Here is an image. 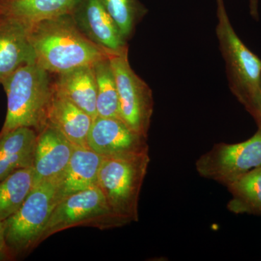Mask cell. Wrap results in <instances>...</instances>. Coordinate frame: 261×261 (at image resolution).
<instances>
[{"instance_id":"d6986e66","label":"cell","mask_w":261,"mask_h":261,"mask_svg":"<svg viewBox=\"0 0 261 261\" xmlns=\"http://www.w3.org/2000/svg\"><path fill=\"white\" fill-rule=\"evenodd\" d=\"M34 187L32 167L19 169L0 181V221L18 210Z\"/></svg>"},{"instance_id":"d4e9b609","label":"cell","mask_w":261,"mask_h":261,"mask_svg":"<svg viewBox=\"0 0 261 261\" xmlns=\"http://www.w3.org/2000/svg\"><path fill=\"white\" fill-rule=\"evenodd\" d=\"M3 2L4 0H0V17L2 16V7H3Z\"/></svg>"},{"instance_id":"ac0fdd59","label":"cell","mask_w":261,"mask_h":261,"mask_svg":"<svg viewBox=\"0 0 261 261\" xmlns=\"http://www.w3.org/2000/svg\"><path fill=\"white\" fill-rule=\"evenodd\" d=\"M232 198L228 210L236 214H261V166L228 184Z\"/></svg>"},{"instance_id":"603a6c76","label":"cell","mask_w":261,"mask_h":261,"mask_svg":"<svg viewBox=\"0 0 261 261\" xmlns=\"http://www.w3.org/2000/svg\"><path fill=\"white\" fill-rule=\"evenodd\" d=\"M250 3V13L252 18L258 20V0H249Z\"/></svg>"},{"instance_id":"3957f363","label":"cell","mask_w":261,"mask_h":261,"mask_svg":"<svg viewBox=\"0 0 261 261\" xmlns=\"http://www.w3.org/2000/svg\"><path fill=\"white\" fill-rule=\"evenodd\" d=\"M216 33L226 67L228 86L233 95L256 121L261 96V60L235 32L224 0H216Z\"/></svg>"},{"instance_id":"8992f818","label":"cell","mask_w":261,"mask_h":261,"mask_svg":"<svg viewBox=\"0 0 261 261\" xmlns=\"http://www.w3.org/2000/svg\"><path fill=\"white\" fill-rule=\"evenodd\" d=\"M124 225L113 214L102 191L96 185L67 196L58 202L43 231L40 243L55 233L75 226L102 230Z\"/></svg>"},{"instance_id":"ffe728a7","label":"cell","mask_w":261,"mask_h":261,"mask_svg":"<svg viewBox=\"0 0 261 261\" xmlns=\"http://www.w3.org/2000/svg\"><path fill=\"white\" fill-rule=\"evenodd\" d=\"M94 68L97 85V116L120 118L118 90L109 57L96 63Z\"/></svg>"},{"instance_id":"52a82bcc","label":"cell","mask_w":261,"mask_h":261,"mask_svg":"<svg viewBox=\"0 0 261 261\" xmlns=\"http://www.w3.org/2000/svg\"><path fill=\"white\" fill-rule=\"evenodd\" d=\"M118 90L120 118L132 130L147 137L153 113L152 91L130 66L128 45L109 55Z\"/></svg>"},{"instance_id":"7402d4cb","label":"cell","mask_w":261,"mask_h":261,"mask_svg":"<svg viewBox=\"0 0 261 261\" xmlns=\"http://www.w3.org/2000/svg\"><path fill=\"white\" fill-rule=\"evenodd\" d=\"M15 260L12 255L9 247L5 240L4 226L3 222L0 221V261H9Z\"/></svg>"},{"instance_id":"cb8c5ba5","label":"cell","mask_w":261,"mask_h":261,"mask_svg":"<svg viewBox=\"0 0 261 261\" xmlns=\"http://www.w3.org/2000/svg\"><path fill=\"white\" fill-rule=\"evenodd\" d=\"M255 121H256L257 126H258V125L261 124V96H260V102H259L258 116H257V120Z\"/></svg>"},{"instance_id":"6da1fadb","label":"cell","mask_w":261,"mask_h":261,"mask_svg":"<svg viewBox=\"0 0 261 261\" xmlns=\"http://www.w3.org/2000/svg\"><path fill=\"white\" fill-rule=\"evenodd\" d=\"M29 36L36 63L51 74L94 65L108 58L111 51L85 37L70 14L29 25Z\"/></svg>"},{"instance_id":"2e32d148","label":"cell","mask_w":261,"mask_h":261,"mask_svg":"<svg viewBox=\"0 0 261 261\" xmlns=\"http://www.w3.org/2000/svg\"><path fill=\"white\" fill-rule=\"evenodd\" d=\"M37 134L20 127L0 137V181L19 169L32 167Z\"/></svg>"},{"instance_id":"5bb4252c","label":"cell","mask_w":261,"mask_h":261,"mask_svg":"<svg viewBox=\"0 0 261 261\" xmlns=\"http://www.w3.org/2000/svg\"><path fill=\"white\" fill-rule=\"evenodd\" d=\"M102 156L89 147L75 146L73 154L58 181L59 201L67 196L96 186Z\"/></svg>"},{"instance_id":"5b68a950","label":"cell","mask_w":261,"mask_h":261,"mask_svg":"<svg viewBox=\"0 0 261 261\" xmlns=\"http://www.w3.org/2000/svg\"><path fill=\"white\" fill-rule=\"evenodd\" d=\"M58 181L35 185L18 210L3 221L5 240L15 260L40 244L43 231L59 202Z\"/></svg>"},{"instance_id":"9a60e30c","label":"cell","mask_w":261,"mask_h":261,"mask_svg":"<svg viewBox=\"0 0 261 261\" xmlns=\"http://www.w3.org/2000/svg\"><path fill=\"white\" fill-rule=\"evenodd\" d=\"M55 90L68 98L92 118L97 116V85L94 65H85L53 74Z\"/></svg>"},{"instance_id":"44dd1931","label":"cell","mask_w":261,"mask_h":261,"mask_svg":"<svg viewBox=\"0 0 261 261\" xmlns=\"http://www.w3.org/2000/svg\"><path fill=\"white\" fill-rule=\"evenodd\" d=\"M105 8L119 29L123 39L128 42L135 35L137 25L148 10L140 0H101Z\"/></svg>"},{"instance_id":"ba28073f","label":"cell","mask_w":261,"mask_h":261,"mask_svg":"<svg viewBox=\"0 0 261 261\" xmlns=\"http://www.w3.org/2000/svg\"><path fill=\"white\" fill-rule=\"evenodd\" d=\"M260 166L261 124L249 140L238 144H216L195 163L200 176L225 186Z\"/></svg>"},{"instance_id":"e0dca14e","label":"cell","mask_w":261,"mask_h":261,"mask_svg":"<svg viewBox=\"0 0 261 261\" xmlns=\"http://www.w3.org/2000/svg\"><path fill=\"white\" fill-rule=\"evenodd\" d=\"M81 0H4L2 16L27 27L46 19L68 15Z\"/></svg>"},{"instance_id":"277c9868","label":"cell","mask_w":261,"mask_h":261,"mask_svg":"<svg viewBox=\"0 0 261 261\" xmlns=\"http://www.w3.org/2000/svg\"><path fill=\"white\" fill-rule=\"evenodd\" d=\"M150 162L145 153L103 158L97 187L113 214L125 224L139 221V200Z\"/></svg>"},{"instance_id":"7c38bea8","label":"cell","mask_w":261,"mask_h":261,"mask_svg":"<svg viewBox=\"0 0 261 261\" xmlns=\"http://www.w3.org/2000/svg\"><path fill=\"white\" fill-rule=\"evenodd\" d=\"M36 57L29 36V27L14 19L0 17V84L6 77Z\"/></svg>"},{"instance_id":"7a4b0ae2","label":"cell","mask_w":261,"mask_h":261,"mask_svg":"<svg viewBox=\"0 0 261 261\" xmlns=\"http://www.w3.org/2000/svg\"><path fill=\"white\" fill-rule=\"evenodd\" d=\"M8 100L0 137L20 127L39 132L47 124L55 89L53 74L37 63L20 67L2 82Z\"/></svg>"},{"instance_id":"9c48e42d","label":"cell","mask_w":261,"mask_h":261,"mask_svg":"<svg viewBox=\"0 0 261 261\" xmlns=\"http://www.w3.org/2000/svg\"><path fill=\"white\" fill-rule=\"evenodd\" d=\"M147 139L120 118L97 116L92 122L87 143L89 148L103 158L121 157L148 152Z\"/></svg>"},{"instance_id":"8fae6325","label":"cell","mask_w":261,"mask_h":261,"mask_svg":"<svg viewBox=\"0 0 261 261\" xmlns=\"http://www.w3.org/2000/svg\"><path fill=\"white\" fill-rule=\"evenodd\" d=\"M70 15L84 35L102 49L117 51L128 46L101 0H81Z\"/></svg>"},{"instance_id":"4fadbf2b","label":"cell","mask_w":261,"mask_h":261,"mask_svg":"<svg viewBox=\"0 0 261 261\" xmlns=\"http://www.w3.org/2000/svg\"><path fill=\"white\" fill-rule=\"evenodd\" d=\"M92 122L93 118L85 111L55 90L47 123L58 128L73 145L89 147L87 140Z\"/></svg>"},{"instance_id":"30bf717a","label":"cell","mask_w":261,"mask_h":261,"mask_svg":"<svg viewBox=\"0 0 261 261\" xmlns=\"http://www.w3.org/2000/svg\"><path fill=\"white\" fill-rule=\"evenodd\" d=\"M74 147L61 132L49 123L38 132L32 166L34 186L42 182L58 181L69 163Z\"/></svg>"}]
</instances>
